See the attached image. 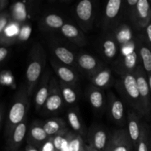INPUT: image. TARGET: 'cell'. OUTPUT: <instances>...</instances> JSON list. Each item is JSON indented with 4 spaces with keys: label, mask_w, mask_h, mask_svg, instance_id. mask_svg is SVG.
<instances>
[{
    "label": "cell",
    "mask_w": 151,
    "mask_h": 151,
    "mask_svg": "<svg viewBox=\"0 0 151 151\" xmlns=\"http://www.w3.org/2000/svg\"><path fill=\"white\" fill-rule=\"evenodd\" d=\"M46 56L44 47L40 43H35L31 47L26 69V85L29 96L35 92L37 85L45 72Z\"/></svg>",
    "instance_id": "6da1fadb"
},
{
    "label": "cell",
    "mask_w": 151,
    "mask_h": 151,
    "mask_svg": "<svg viewBox=\"0 0 151 151\" xmlns=\"http://www.w3.org/2000/svg\"><path fill=\"white\" fill-rule=\"evenodd\" d=\"M29 97L26 85L22 84L15 94L9 109L4 130L6 139L10 137L14 128L27 119V114L29 109Z\"/></svg>",
    "instance_id": "7a4b0ae2"
},
{
    "label": "cell",
    "mask_w": 151,
    "mask_h": 151,
    "mask_svg": "<svg viewBox=\"0 0 151 151\" xmlns=\"http://www.w3.org/2000/svg\"><path fill=\"white\" fill-rule=\"evenodd\" d=\"M114 87L124 102L137 111L141 117H145L135 74L128 73L119 76V79L115 81Z\"/></svg>",
    "instance_id": "3957f363"
},
{
    "label": "cell",
    "mask_w": 151,
    "mask_h": 151,
    "mask_svg": "<svg viewBox=\"0 0 151 151\" xmlns=\"http://www.w3.org/2000/svg\"><path fill=\"white\" fill-rule=\"evenodd\" d=\"M64 104L59 88L58 81L55 78L52 77L50 81V93L43 106L41 112L44 116L56 115L63 109Z\"/></svg>",
    "instance_id": "277c9868"
},
{
    "label": "cell",
    "mask_w": 151,
    "mask_h": 151,
    "mask_svg": "<svg viewBox=\"0 0 151 151\" xmlns=\"http://www.w3.org/2000/svg\"><path fill=\"white\" fill-rule=\"evenodd\" d=\"M123 3L122 0H109L106 3L103 19V27L106 32H110L121 22L123 16Z\"/></svg>",
    "instance_id": "5b68a950"
},
{
    "label": "cell",
    "mask_w": 151,
    "mask_h": 151,
    "mask_svg": "<svg viewBox=\"0 0 151 151\" xmlns=\"http://www.w3.org/2000/svg\"><path fill=\"white\" fill-rule=\"evenodd\" d=\"M77 22L83 32L91 30L95 17V5L91 0H81L75 10Z\"/></svg>",
    "instance_id": "8992f818"
},
{
    "label": "cell",
    "mask_w": 151,
    "mask_h": 151,
    "mask_svg": "<svg viewBox=\"0 0 151 151\" xmlns=\"http://www.w3.org/2000/svg\"><path fill=\"white\" fill-rule=\"evenodd\" d=\"M134 30L142 32L151 22V4L148 0H139L128 19Z\"/></svg>",
    "instance_id": "52a82bcc"
},
{
    "label": "cell",
    "mask_w": 151,
    "mask_h": 151,
    "mask_svg": "<svg viewBox=\"0 0 151 151\" xmlns=\"http://www.w3.org/2000/svg\"><path fill=\"white\" fill-rule=\"evenodd\" d=\"M106 111L109 117L115 125L122 128L127 124V114L125 105L123 102L111 91L107 93Z\"/></svg>",
    "instance_id": "ba28073f"
},
{
    "label": "cell",
    "mask_w": 151,
    "mask_h": 151,
    "mask_svg": "<svg viewBox=\"0 0 151 151\" xmlns=\"http://www.w3.org/2000/svg\"><path fill=\"white\" fill-rule=\"evenodd\" d=\"M134 74L137 79L142 104L145 112V117H148L151 113V94L147 75L146 74L142 63L138 66Z\"/></svg>",
    "instance_id": "9c48e42d"
},
{
    "label": "cell",
    "mask_w": 151,
    "mask_h": 151,
    "mask_svg": "<svg viewBox=\"0 0 151 151\" xmlns=\"http://www.w3.org/2000/svg\"><path fill=\"white\" fill-rule=\"evenodd\" d=\"M134 149L127 128H122L111 132L109 143L104 151H134Z\"/></svg>",
    "instance_id": "30bf717a"
},
{
    "label": "cell",
    "mask_w": 151,
    "mask_h": 151,
    "mask_svg": "<svg viewBox=\"0 0 151 151\" xmlns=\"http://www.w3.org/2000/svg\"><path fill=\"white\" fill-rule=\"evenodd\" d=\"M141 64L137 49L126 55H119L112 63L113 69L119 76L128 73H135L138 66Z\"/></svg>",
    "instance_id": "8fae6325"
},
{
    "label": "cell",
    "mask_w": 151,
    "mask_h": 151,
    "mask_svg": "<svg viewBox=\"0 0 151 151\" xmlns=\"http://www.w3.org/2000/svg\"><path fill=\"white\" fill-rule=\"evenodd\" d=\"M110 134L109 130L103 125L93 124L88 128L86 140L88 145L100 151H104L109 143Z\"/></svg>",
    "instance_id": "7c38bea8"
},
{
    "label": "cell",
    "mask_w": 151,
    "mask_h": 151,
    "mask_svg": "<svg viewBox=\"0 0 151 151\" xmlns=\"http://www.w3.org/2000/svg\"><path fill=\"white\" fill-rule=\"evenodd\" d=\"M99 52L102 57L108 62H112L119 56V46L112 32H106L98 41Z\"/></svg>",
    "instance_id": "4fadbf2b"
},
{
    "label": "cell",
    "mask_w": 151,
    "mask_h": 151,
    "mask_svg": "<svg viewBox=\"0 0 151 151\" xmlns=\"http://www.w3.org/2000/svg\"><path fill=\"white\" fill-rule=\"evenodd\" d=\"M50 49L55 56V59L60 63L69 66L78 71L77 69V55L71 49L66 45L60 44L56 41H50Z\"/></svg>",
    "instance_id": "5bb4252c"
},
{
    "label": "cell",
    "mask_w": 151,
    "mask_h": 151,
    "mask_svg": "<svg viewBox=\"0 0 151 151\" xmlns=\"http://www.w3.org/2000/svg\"><path fill=\"white\" fill-rule=\"evenodd\" d=\"M103 67H105V65L103 62L92 55L81 52L77 55L78 71L88 78Z\"/></svg>",
    "instance_id": "9a60e30c"
},
{
    "label": "cell",
    "mask_w": 151,
    "mask_h": 151,
    "mask_svg": "<svg viewBox=\"0 0 151 151\" xmlns=\"http://www.w3.org/2000/svg\"><path fill=\"white\" fill-rule=\"evenodd\" d=\"M86 97L93 110L98 114H103L106 111L107 95L104 91L90 84L86 90Z\"/></svg>",
    "instance_id": "2e32d148"
},
{
    "label": "cell",
    "mask_w": 151,
    "mask_h": 151,
    "mask_svg": "<svg viewBox=\"0 0 151 151\" xmlns=\"http://www.w3.org/2000/svg\"><path fill=\"white\" fill-rule=\"evenodd\" d=\"M52 77V76L50 69L45 70L35 90L34 105H35V110L38 112L41 111L43 106L49 95L50 81H51Z\"/></svg>",
    "instance_id": "e0dca14e"
},
{
    "label": "cell",
    "mask_w": 151,
    "mask_h": 151,
    "mask_svg": "<svg viewBox=\"0 0 151 151\" xmlns=\"http://www.w3.org/2000/svg\"><path fill=\"white\" fill-rule=\"evenodd\" d=\"M50 63L54 69L55 73L59 78V81L69 85L78 86L80 80L78 71L62 64L55 59H50Z\"/></svg>",
    "instance_id": "ac0fdd59"
},
{
    "label": "cell",
    "mask_w": 151,
    "mask_h": 151,
    "mask_svg": "<svg viewBox=\"0 0 151 151\" xmlns=\"http://www.w3.org/2000/svg\"><path fill=\"white\" fill-rule=\"evenodd\" d=\"M50 137L44 129L43 122L35 120L30 124L27 133V145L40 147L48 140Z\"/></svg>",
    "instance_id": "d6986e66"
},
{
    "label": "cell",
    "mask_w": 151,
    "mask_h": 151,
    "mask_svg": "<svg viewBox=\"0 0 151 151\" xmlns=\"http://www.w3.org/2000/svg\"><path fill=\"white\" fill-rule=\"evenodd\" d=\"M27 130V120L26 119L14 128L10 137L7 139L6 151H19L26 139Z\"/></svg>",
    "instance_id": "ffe728a7"
},
{
    "label": "cell",
    "mask_w": 151,
    "mask_h": 151,
    "mask_svg": "<svg viewBox=\"0 0 151 151\" xmlns=\"http://www.w3.org/2000/svg\"><path fill=\"white\" fill-rule=\"evenodd\" d=\"M134 29L128 24L121 22L113 30L112 34L119 46V50L124 47L135 43L136 36L134 35Z\"/></svg>",
    "instance_id": "44dd1931"
},
{
    "label": "cell",
    "mask_w": 151,
    "mask_h": 151,
    "mask_svg": "<svg viewBox=\"0 0 151 151\" xmlns=\"http://www.w3.org/2000/svg\"><path fill=\"white\" fill-rule=\"evenodd\" d=\"M142 121L140 115L133 109L127 113V131L129 134L134 149H136L140 137L142 129Z\"/></svg>",
    "instance_id": "7402d4cb"
},
{
    "label": "cell",
    "mask_w": 151,
    "mask_h": 151,
    "mask_svg": "<svg viewBox=\"0 0 151 151\" xmlns=\"http://www.w3.org/2000/svg\"><path fill=\"white\" fill-rule=\"evenodd\" d=\"M60 31L62 35L72 44L80 47L86 45L87 40L84 32L73 24L66 22Z\"/></svg>",
    "instance_id": "603a6c76"
},
{
    "label": "cell",
    "mask_w": 151,
    "mask_h": 151,
    "mask_svg": "<svg viewBox=\"0 0 151 151\" xmlns=\"http://www.w3.org/2000/svg\"><path fill=\"white\" fill-rule=\"evenodd\" d=\"M64 19L55 13H46L41 18L39 22V27L45 32H56L60 31L62 27L65 24Z\"/></svg>",
    "instance_id": "cb8c5ba5"
},
{
    "label": "cell",
    "mask_w": 151,
    "mask_h": 151,
    "mask_svg": "<svg viewBox=\"0 0 151 151\" xmlns=\"http://www.w3.org/2000/svg\"><path fill=\"white\" fill-rule=\"evenodd\" d=\"M136 45L141 63L147 75H151V49L145 41L141 32L136 35Z\"/></svg>",
    "instance_id": "d4e9b609"
},
{
    "label": "cell",
    "mask_w": 151,
    "mask_h": 151,
    "mask_svg": "<svg viewBox=\"0 0 151 151\" xmlns=\"http://www.w3.org/2000/svg\"><path fill=\"white\" fill-rule=\"evenodd\" d=\"M88 79L91 85L103 90L109 88L115 83V80L112 75V71L106 66L90 76Z\"/></svg>",
    "instance_id": "484cf974"
},
{
    "label": "cell",
    "mask_w": 151,
    "mask_h": 151,
    "mask_svg": "<svg viewBox=\"0 0 151 151\" xmlns=\"http://www.w3.org/2000/svg\"><path fill=\"white\" fill-rule=\"evenodd\" d=\"M66 119L67 122L72 128V131L78 134L83 139H86L88 130L86 128L83 119L81 118L79 111L76 108H71L66 112Z\"/></svg>",
    "instance_id": "4316f807"
},
{
    "label": "cell",
    "mask_w": 151,
    "mask_h": 151,
    "mask_svg": "<svg viewBox=\"0 0 151 151\" xmlns=\"http://www.w3.org/2000/svg\"><path fill=\"white\" fill-rule=\"evenodd\" d=\"M32 6L29 5V2L16 1L10 6V17L12 21L22 24L27 23L26 21L30 17L32 13Z\"/></svg>",
    "instance_id": "83f0119b"
},
{
    "label": "cell",
    "mask_w": 151,
    "mask_h": 151,
    "mask_svg": "<svg viewBox=\"0 0 151 151\" xmlns=\"http://www.w3.org/2000/svg\"><path fill=\"white\" fill-rule=\"evenodd\" d=\"M20 24L11 21L2 33L0 35V44L2 46H10L18 42L19 30L21 28Z\"/></svg>",
    "instance_id": "f1b7e54d"
},
{
    "label": "cell",
    "mask_w": 151,
    "mask_h": 151,
    "mask_svg": "<svg viewBox=\"0 0 151 151\" xmlns=\"http://www.w3.org/2000/svg\"><path fill=\"white\" fill-rule=\"evenodd\" d=\"M61 96L63 102L67 106H73L79 100L80 91L77 86L69 85L58 81Z\"/></svg>",
    "instance_id": "f546056e"
},
{
    "label": "cell",
    "mask_w": 151,
    "mask_h": 151,
    "mask_svg": "<svg viewBox=\"0 0 151 151\" xmlns=\"http://www.w3.org/2000/svg\"><path fill=\"white\" fill-rule=\"evenodd\" d=\"M43 126L49 137H54L60 131L68 128L66 121L60 117L49 118L43 122Z\"/></svg>",
    "instance_id": "4dcf8cb0"
},
{
    "label": "cell",
    "mask_w": 151,
    "mask_h": 151,
    "mask_svg": "<svg viewBox=\"0 0 151 151\" xmlns=\"http://www.w3.org/2000/svg\"><path fill=\"white\" fill-rule=\"evenodd\" d=\"M150 125L146 122H142V129L139 139L137 143L136 151H149L150 147Z\"/></svg>",
    "instance_id": "1f68e13d"
},
{
    "label": "cell",
    "mask_w": 151,
    "mask_h": 151,
    "mask_svg": "<svg viewBox=\"0 0 151 151\" xmlns=\"http://www.w3.org/2000/svg\"><path fill=\"white\" fill-rule=\"evenodd\" d=\"M66 141L69 151H82L85 147L83 139L72 131H69L68 133Z\"/></svg>",
    "instance_id": "d6a6232c"
},
{
    "label": "cell",
    "mask_w": 151,
    "mask_h": 151,
    "mask_svg": "<svg viewBox=\"0 0 151 151\" xmlns=\"http://www.w3.org/2000/svg\"><path fill=\"white\" fill-rule=\"evenodd\" d=\"M69 131V130L66 128V129L60 131V133H58L56 135H55L54 137H52L53 145H54L55 149L56 151H60V150H61L63 144L66 142V136H67Z\"/></svg>",
    "instance_id": "836d02e7"
},
{
    "label": "cell",
    "mask_w": 151,
    "mask_h": 151,
    "mask_svg": "<svg viewBox=\"0 0 151 151\" xmlns=\"http://www.w3.org/2000/svg\"><path fill=\"white\" fill-rule=\"evenodd\" d=\"M31 32H32V27L29 23L22 24L21 25L19 36H18V42H24L27 41L30 36Z\"/></svg>",
    "instance_id": "e575fe53"
},
{
    "label": "cell",
    "mask_w": 151,
    "mask_h": 151,
    "mask_svg": "<svg viewBox=\"0 0 151 151\" xmlns=\"http://www.w3.org/2000/svg\"><path fill=\"white\" fill-rule=\"evenodd\" d=\"M12 19L10 13L7 11H3L0 13V35L3 32L7 25L10 24Z\"/></svg>",
    "instance_id": "d590c367"
},
{
    "label": "cell",
    "mask_w": 151,
    "mask_h": 151,
    "mask_svg": "<svg viewBox=\"0 0 151 151\" xmlns=\"http://www.w3.org/2000/svg\"><path fill=\"white\" fill-rule=\"evenodd\" d=\"M141 32L144 37L145 42L151 49V22Z\"/></svg>",
    "instance_id": "8d00e7d4"
},
{
    "label": "cell",
    "mask_w": 151,
    "mask_h": 151,
    "mask_svg": "<svg viewBox=\"0 0 151 151\" xmlns=\"http://www.w3.org/2000/svg\"><path fill=\"white\" fill-rule=\"evenodd\" d=\"M40 151H56L52 142V139L50 137L47 142L40 147Z\"/></svg>",
    "instance_id": "74e56055"
},
{
    "label": "cell",
    "mask_w": 151,
    "mask_h": 151,
    "mask_svg": "<svg viewBox=\"0 0 151 151\" xmlns=\"http://www.w3.org/2000/svg\"><path fill=\"white\" fill-rule=\"evenodd\" d=\"M10 50L7 46H1L0 47V64L7 58L8 56Z\"/></svg>",
    "instance_id": "f35d334b"
},
{
    "label": "cell",
    "mask_w": 151,
    "mask_h": 151,
    "mask_svg": "<svg viewBox=\"0 0 151 151\" xmlns=\"http://www.w3.org/2000/svg\"><path fill=\"white\" fill-rule=\"evenodd\" d=\"M4 116V107L2 104H0V129L2 125L3 119Z\"/></svg>",
    "instance_id": "ab89813d"
},
{
    "label": "cell",
    "mask_w": 151,
    "mask_h": 151,
    "mask_svg": "<svg viewBox=\"0 0 151 151\" xmlns=\"http://www.w3.org/2000/svg\"><path fill=\"white\" fill-rule=\"evenodd\" d=\"M7 4H8V1H7V0H0V13L4 11Z\"/></svg>",
    "instance_id": "60d3db41"
},
{
    "label": "cell",
    "mask_w": 151,
    "mask_h": 151,
    "mask_svg": "<svg viewBox=\"0 0 151 151\" xmlns=\"http://www.w3.org/2000/svg\"><path fill=\"white\" fill-rule=\"evenodd\" d=\"M24 151H40V149L38 147H35V146L30 145H27L25 147Z\"/></svg>",
    "instance_id": "b9f144b4"
},
{
    "label": "cell",
    "mask_w": 151,
    "mask_h": 151,
    "mask_svg": "<svg viewBox=\"0 0 151 151\" xmlns=\"http://www.w3.org/2000/svg\"><path fill=\"white\" fill-rule=\"evenodd\" d=\"M86 151H100V150H97L96 148L88 145H86Z\"/></svg>",
    "instance_id": "7bdbcfd3"
},
{
    "label": "cell",
    "mask_w": 151,
    "mask_h": 151,
    "mask_svg": "<svg viewBox=\"0 0 151 151\" xmlns=\"http://www.w3.org/2000/svg\"><path fill=\"white\" fill-rule=\"evenodd\" d=\"M147 78H148V83H149V86H150V94H151V75H147Z\"/></svg>",
    "instance_id": "ee69618b"
},
{
    "label": "cell",
    "mask_w": 151,
    "mask_h": 151,
    "mask_svg": "<svg viewBox=\"0 0 151 151\" xmlns=\"http://www.w3.org/2000/svg\"><path fill=\"white\" fill-rule=\"evenodd\" d=\"M149 151H151V125H150V147H149Z\"/></svg>",
    "instance_id": "f6af8a7d"
},
{
    "label": "cell",
    "mask_w": 151,
    "mask_h": 151,
    "mask_svg": "<svg viewBox=\"0 0 151 151\" xmlns=\"http://www.w3.org/2000/svg\"><path fill=\"white\" fill-rule=\"evenodd\" d=\"M82 151H86V145H85V147L83 148V150Z\"/></svg>",
    "instance_id": "bcb514c9"
},
{
    "label": "cell",
    "mask_w": 151,
    "mask_h": 151,
    "mask_svg": "<svg viewBox=\"0 0 151 151\" xmlns=\"http://www.w3.org/2000/svg\"><path fill=\"white\" fill-rule=\"evenodd\" d=\"M19 151H22V150H19Z\"/></svg>",
    "instance_id": "7dc6e473"
}]
</instances>
